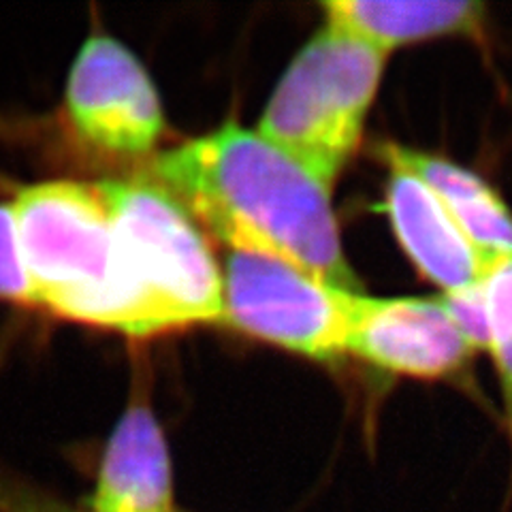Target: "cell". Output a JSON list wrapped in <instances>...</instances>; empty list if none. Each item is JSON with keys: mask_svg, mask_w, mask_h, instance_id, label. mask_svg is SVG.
<instances>
[{"mask_svg": "<svg viewBox=\"0 0 512 512\" xmlns=\"http://www.w3.org/2000/svg\"><path fill=\"white\" fill-rule=\"evenodd\" d=\"M143 178L229 250L282 261L361 293L342 246L331 190L259 133L235 122L152 160Z\"/></svg>", "mask_w": 512, "mask_h": 512, "instance_id": "cell-1", "label": "cell"}, {"mask_svg": "<svg viewBox=\"0 0 512 512\" xmlns=\"http://www.w3.org/2000/svg\"><path fill=\"white\" fill-rule=\"evenodd\" d=\"M11 210L35 306L141 338L137 295L99 184L28 186Z\"/></svg>", "mask_w": 512, "mask_h": 512, "instance_id": "cell-2", "label": "cell"}, {"mask_svg": "<svg viewBox=\"0 0 512 512\" xmlns=\"http://www.w3.org/2000/svg\"><path fill=\"white\" fill-rule=\"evenodd\" d=\"M387 58L325 24L282 75L256 133L333 188L359 150Z\"/></svg>", "mask_w": 512, "mask_h": 512, "instance_id": "cell-3", "label": "cell"}, {"mask_svg": "<svg viewBox=\"0 0 512 512\" xmlns=\"http://www.w3.org/2000/svg\"><path fill=\"white\" fill-rule=\"evenodd\" d=\"M99 186L137 295L141 338L222 323V269L184 207L143 175Z\"/></svg>", "mask_w": 512, "mask_h": 512, "instance_id": "cell-4", "label": "cell"}, {"mask_svg": "<svg viewBox=\"0 0 512 512\" xmlns=\"http://www.w3.org/2000/svg\"><path fill=\"white\" fill-rule=\"evenodd\" d=\"M222 323L316 361L346 357L361 293L318 282L269 256L229 250Z\"/></svg>", "mask_w": 512, "mask_h": 512, "instance_id": "cell-5", "label": "cell"}, {"mask_svg": "<svg viewBox=\"0 0 512 512\" xmlns=\"http://www.w3.org/2000/svg\"><path fill=\"white\" fill-rule=\"evenodd\" d=\"M67 116L86 148L111 158L150 156L165 133L163 107L150 75L107 35L90 37L73 62Z\"/></svg>", "mask_w": 512, "mask_h": 512, "instance_id": "cell-6", "label": "cell"}, {"mask_svg": "<svg viewBox=\"0 0 512 512\" xmlns=\"http://www.w3.org/2000/svg\"><path fill=\"white\" fill-rule=\"evenodd\" d=\"M346 355L378 370L444 380L470 365L476 350L448 314L442 297H370L361 293L352 314Z\"/></svg>", "mask_w": 512, "mask_h": 512, "instance_id": "cell-7", "label": "cell"}, {"mask_svg": "<svg viewBox=\"0 0 512 512\" xmlns=\"http://www.w3.org/2000/svg\"><path fill=\"white\" fill-rule=\"evenodd\" d=\"M389 165L384 210L410 263L440 295L466 291L487 276V263L431 188L402 165Z\"/></svg>", "mask_w": 512, "mask_h": 512, "instance_id": "cell-8", "label": "cell"}, {"mask_svg": "<svg viewBox=\"0 0 512 512\" xmlns=\"http://www.w3.org/2000/svg\"><path fill=\"white\" fill-rule=\"evenodd\" d=\"M84 512H180L169 444L152 410L135 402L111 431Z\"/></svg>", "mask_w": 512, "mask_h": 512, "instance_id": "cell-9", "label": "cell"}, {"mask_svg": "<svg viewBox=\"0 0 512 512\" xmlns=\"http://www.w3.org/2000/svg\"><path fill=\"white\" fill-rule=\"evenodd\" d=\"M325 24L340 28L389 56L406 45L478 37L487 7L476 0H333Z\"/></svg>", "mask_w": 512, "mask_h": 512, "instance_id": "cell-10", "label": "cell"}, {"mask_svg": "<svg viewBox=\"0 0 512 512\" xmlns=\"http://www.w3.org/2000/svg\"><path fill=\"white\" fill-rule=\"evenodd\" d=\"M382 156L431 188L489 269L512 259V212L480 175L448 158L397 143H387Z\"/></svg>", "mask_w": 512, "mask_h": 512, "instance_id": "cell-11", "label": "cell"}, {"mask_svg": "<svg viewBox=\"0 0 512 512\" xmlns=\"http://www.w3.org/2000/svg\"><path fill=\"white\" fill-rule=\"evenodd\" d=\"M0 299L35 306L26 276L11 203H0Z\"/></svg>", "mask_w": 512, "mask_h": 512, "instance_id": "cell-12", "label": "cell"}, {"mask_svg": "<svg viewBox=\"0 0 512 512\" xmlns=\"http://www.w3.org/2000/svg\"><path fill=\"white\" fill-rule=\"evenodd\" d=\"M480 286L489 323V346L512 340V259L493 265Z\"/></svg>", "mask_w": 512, "mask_h": 512, "instance_id": "cell-13", "label": "cell"}, {"mask_svg": "<svg viewBox=\"0 0 512 512\" xmlns=\"http://www.w3.org/2000/svg\"><path fill=\"white\" fill-rule=\"evenodd\" d=\"M483 284V282H480ZM476 284L466 291L440 295L448 314L453 316L459 331L466 335V340L472 344L474 350H487L489 348V323H487V310H485V297L483 286Z\"/></svg>", "mask_w": 512, "mask_h": 512, "instance_id": "cell-14", "label": "cell"}]
</instances>
